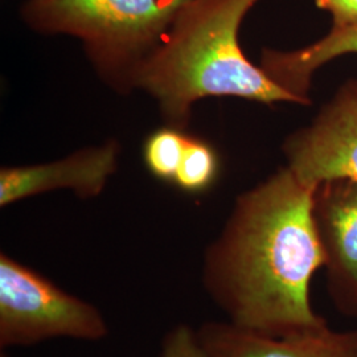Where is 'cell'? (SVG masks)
Segmentation results:
<instances>
[{
	"instance_id": "cell-1",
	"label": "cell",
	"mask_w": 357,
	"mask_h": 357,
	"mask_svg": "<svg viewBox=\"0 0 357 357\" xmlns=\"http://www.w3.org/2000/svg\"><path fill=\"white\" fill-rule=\"evenodd\" d=\"M314 191L289 167L241 193L204 253L205 293L246 331L286 336L327 324L311 302L324 268Z\"/></svg>"
},
{
	"instance_id": "cell-2",
	"label": "cell",
	"mask_w": 357,
	"mask_h": 357,
	"mask_svg": "<svg viewBox=\"0 0 357 357\" xmlns=\"http://www.w3.org/2000/svg\"><path fill=\"white\" fill-rule=\"evenodd\" d=\"M259 0H190L134 78L168 125L184 130L192 106L208 97L303 102L250 63L240 45L245 16Z\"/></svg>"
},
{
	"instance_id": "cell-3",
	"label": "cell",
	"mask_w": 357,
	"mask_h": 357,
	"mask_svg": "<svg viewBox=\"0 0 357 357\" xmlns=\"http://www.w3.org/2000/svg\"><path fill=\"white\" fill-rule=\"evenodd\" d=\"M190 0H28L26 24L82 43L109 85L134 89V78Z\"/></svg>"
},
{
	"instance_id": "cell-4",
	"label": "cell",
	"mask_w": 357,
	"mask_h": 357,
	"mask_svg": "<svg viewBox=\"0 0 357 357\" xmlns=\"http://www.w3.org/2000/svg\"><path fill=\"white\" fill-rule=\"evenodd\" d=\"M109 333L102 312L41 273L0 255V347H31L51 339L100 342Z\"/></svg>"
},
{
	"instance_id": "cell-5",
	"label": "cell",
	"mask_w": 357,
	"mask_h": 357,
	"mask_svg": "<svg viewBox=\"0 0 357 357\" xmlns=\"http://www.w3.org/2000/svg\"><path fill=\"white\" fill-rule=\"evenodd\" d=\"M287 167L315 190L331 180L357 181V79L336 90L305 128L283 144Z\"/></svg>"
},
{
	"instance_id": "cell-6",
	"label": "cell",
	"mask_w": 357,
	"mask_h": 357,
	"mask_svg": "<svg viewBox=\"0 0 357 357\" xmlns=\"http://www.w3.org/2000/svg\"><path fill=\"white\" fill-rule=\"evenodd\" d=\"M314 220L333 306L357 318V181L340 178L318 185Z\"/></svg>"
},
{
	"instance_id": "cell-7",
	"label": "cell",
	"mask_w": 357,
	"mask_h": 357,
	"mask_svg": "<svg viewBox=\"0 0 357 357\" xmlns=\"http://www.w3.org/2000/svg\"><path fill=\"white\" fill-rule=\"evenodd\" d=\"M118 155L119 144L107 142L56 162L1 168L0 206L57 190H70L81 199L97 197L116 171Z\"/></svg>"
},
{
	"instance_id": "cell-8",
	"label": "cell",
	"mask_w": 357,
	"mask_h": 357,
	"mask_svg": "<svg viewBox=\"0 0 357 357\" xmlns=\"http://www.w3.org/2000/svg\"><path fill=\"white\" fill-rule=\"evenodd\" d=\"M197 330L208 357H357V330L328 324L286 336L246 331L227 321H205Z\"/></svg>"
},
{
	"instance_id": "cell-9",
	"label": "cell",
	"mask_w": 357,
	"mask_h": 357,
	"mask_svg": "<svg viewBox=\"0 0 357 357\" xmlns=\"http://www.w3.org/2000/svg\"><path fill=\"white\" fill-rule=\"evenodd\" d=\"M351 53L357 54V26L332 28L314 44L295 51L266 48L261 54L259 66L275 84L308 105L314 75L323 65Z\"/></svg>"
},
{
	"instance_id": "cell-10",
	"label": "cell",
	"mask_w": 357,
	"mask_h": 357,
	"mask_svg": "<svg viewBox=\"0 0 357 357\" xmlns=\"http://www.w3.org/2000/svg\"><path fill=\"white\" fill-rule=\"evenodd\" d=\"M218 169L220 160L213 146L190 135L172 184L188 193H203L215 184Z\"/></svg>"
},
{
	"instance_id": "cell-11",
	"label": "cell",
	"mask_w": 357,
	"mask_h": 357,
	"mask_svg": "<svg viewBox=\"0 0 357 357\" xmlns=\"http://www.w3.org/2000/svg\"><path fill=\"white\" fill-rule=\"evenodd\" d=\"M188 137L184 130L165 126L153 131L143 143V162L151 175L172 183L183 159Z\"/></svg>"
},
{
	"instance_id": "cell-12",
	"label": "cell",
	"mask_w": 357,
	"mask_h": 357,
	"mask_svg": "<svg viewBox=\"0 0 357 357\" xmlns=\"http://www.w3.org/2000/svg\"><path fill=\"white\" fill-rule=\"evenodd\" d=\"M160 357H208L200 343L197 330L190 324H178L162 340Z\"/></svg>"
},
{
	"instance_id": "cell-13",
	"label": "cell",
	"mask_w": 357,
	"mask_h": 357,
	"mask_svg": "<svg viewBox=\"0 0 357 357\" xmlns=\"http://www.w3.org/2000/svg\"><path fill=\"white\" fill-rule=\"evenodd\" d=\"M315 3L331 13L332 28L357 26V0H315Z\"/></svg>"
}]
</instances>
